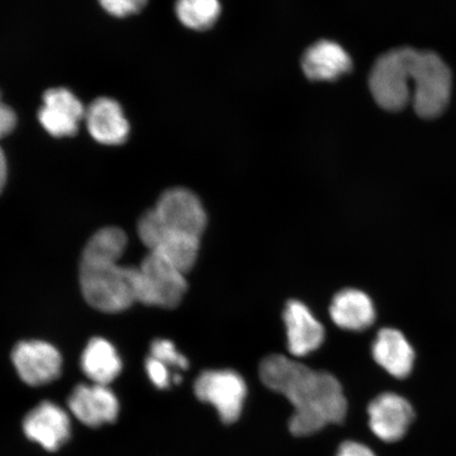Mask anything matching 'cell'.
Wrapping results in <instances>:
<instances>
[{
    "label": "cell",
    "mask_w": 456,
    "mask_h": 456,
    "mask_svg": "<svg viewBox=\"0 0 456 456\" xmlns=\"http://www.w3.org/2000/svg\"><path fill=\"white\" fill-rule=\"evenodd\" d=\"M259 374L265 387L292 404L289 428L293 436H310L345 420L347 403L334 375L278 354L262 361Z\"/></svg>",
    "instance_id": "1"
},
{
    "label": "cell",
    "mask_w": 456,
    "mask_h": 456,
    "mask_svg": "<svg viewBox=\"0 0 456 456\" xmlns=\"http://www.w3.org/2000/svg\"><path fill=\"white\" fill-rule=\"evenodd\" d=\"M126 247V233L118 227L102 228L86 244L79 282L84 298L98 311L123 312L136 302V267L118 264Z\"/></svg>",
    "instance_id": "2"
},
{
    "label": "cell",
    "mask_w": 456,
    "mask_h": 456,
    "mask_svg": "<svg viewBox=\"0 0 456 456\" xmlns=\"http://www.w3.org/2000/svg\"><path fill=\"white\" fill-rule=\"evenodd\" d=\"M207 225L208 215L196 193L175 187L163 192L156 207L142 214L138 233L142 243L151 250L167 239H201Z\"/></svg>",
    "instance_id": "3"
},
{
    "label": "cell",
    "mask_w": 456,
    "mask_h": 456,
    "mask_svg": "<svg viewBox=\"0 0 456 456\" xmlns=\"http://www.w3.org/2000/svg\"><path fill=\"white\" fill-rule=\"evenodd\" d=\"M413 48L403 47L381 55L370 70L369 87L378 104L397 112L412 101V73L416 55Z\"/></svg>",
    "instance_id": "4"
},
{
    "label": "cell",
    "mask_w": 456,
    "mask_h": 456,
    "mask_svg": "<svg viewBox=\"0 0 456 456\" xmlns=\"http://www.w3.org/2000/svg\"><path fill=\"white\" fill-rule=\"evenodd\" d=\"M412 102L423 118H436L446 110L452 96V74L440 55L416 51L412 73Z\"/></svg>",
    "instance_id": "5"
},
{
    "label": "cell",
    "mask_w": 456,
    "mask_h": 456,
    "mask_svg": "<svg viewBox=\"0 0 456 456\" xmlns=\"http://www.w3.org/2000/svg\"><path fill=\"white\" fill-rule=\"evenodd\" d=\"M185 275L162 256L148 253L135 271L136 302L162 309H175L187 290Z\"/></svg>",
    "instance_id": "6"
},
{
    "label": "cell",
    "mask_w": 456,
    "mask_h": 456,
    "mask_svg": "<svg viewBox=\"0 0 456 456\" xmlns=\"http://www.w3.org/2000/svg\"><path fill=\"white\" fill-rule=\"evenodd\" d=\"M203 403L212 404L224 424L236 423L242 414L248 387L240 374L232 370H207L193 386Z\"/></svg>",
    "instance_id": "7"
},
{
    "label": "cell",
    "mask_w": 456,
    "mask_h": 456,
    "mask_svg": "<svg viewBox=\"0 0 456 456\" xmlns=\"http://www.w3.org/2000/svg\"><path fill=\"white\" fill-rule=\"evenodd\" d=\"M12 362L20 379L31 387L53 383L61 373V353L41 340L20 342L12 352Z\"/></svg>",
    "instance_id": "8"
},
{
    "label": "cell",
    "mask_w": 456,
    "mask_h": 456,
    "mask_svg": "<svg viewBox=\"0 0 456 456\" xmlns=\"http://www.w3.org/2000/svg\"><path fill=\"white\" fill-rule=\"evenodd\" d=\"M369 426L379 440L396 443L406 436L415 413L412 404L396 393L376 396L368 407Z\"/></svg>",
    "instance_id": "9"
},
{
    "label": "cell",
    "mask_w": 456,
    "mask_h": 456,
    "mask_svg": "<svg viewBox=\"0 0 456 456\" xmlns=\"http://www.w3.org/2000/svg\"><path fill=\"white\" fill-rule=\"evenodd\" d=\"M85 113L82 102L70 90L53 88L44 94L38 121L50 135L67 138L77 133Z\"/></svg>",
    "instance_id": "10"
},
{
    "label": "cell",
    "mask_w": 456,
    "mask_h": 456,
    "mask_svg": "<svg viewBox=\"0 0 456 456\" xmlns=\"http://www.w3.org/2000/svg\"><path fill=\"white\" fill-rule=\"evenodd\" d=\"M22 429L28 440L53 452L69 440L71 421L64 409L53 402H43L26 415Z\"/></svg>",
    "instance_id": "11"
},
{
    "label": "cell",
    "mask_w": 456,
    "mask_h": 456,
    "mask_svg": "<svg viewBox=\"0 0 456 456\" xmlns=\"http://www.w3.org/2000/svg\"><path fill=\"white\" fill-rule=\"evenodd\" d=\"M71 413L82 424L96 428L116 421L119 403L108 386L78 385L68 399Z\"/></svg>",
    "instance_id": "12"
},
{
    "label": "cell",
    "mask_w": 456,
    "mask_h": 456,
    "mask_svg": "<svg viewBox=\"0 0 456 456\" xmlns=\"http://www.w3.org/2000/svg\"><path fill=\"white\" fill-rule=\"evenodd\" d=\"M287 329L288 349L295 357L311 354L322 346L326 330L305 304L290 300L283 311Z\"/></svg>",
    "instance_id": "13"
},
{
    "label": "cell",
    "mask_w": 456,
    "mask_h": 456,
    "mask_svg": "<svg viewBox=\"0 0 456 456\" xmlns=\"http://www.w3.org/2000/svg\"><path fill=\"white\" fill-rule=\"evenodd\" d=\"M86 126L102 145L118 146L127 141L130 126L123 108L110 98H100L86 108Z\"/></svg>",
    "instance_id": "14"
},
{
    "label": "cell",
    "mask_w": 456,
    "mask_h": 456,
    "mask_svg": "<svg viewBox=\"0 0 456 456\" xmlns=\"http://www.w3.org/2000/svg\"><path fill=\"white\" fill-rule=\"evenodd\" d=\"M302 70L314 82L336 81L353 68L351 56L338 43L319 41L302 56Z\"/></svg>",
    "instance_id": "15"
},
{
    "label": "cell",
    "mask_w": 456,
    "mask_h": 456,
    "mask_svg": "<svg viewBox=\"0 0 456 456\" xmlns=\"http://www.w3.org/2000/svg\"><path fill=\"white\" fill-rule=\"evenodd\" d=\"M372 355L379 366L393 378L403 379L412 372L415 352L401 330H380L372 345Z\"/></svg>",
    "instance_id": "16"
},
{
    "label": "cell",
    "mask_w": 456,
    "mask_h": 456,
    "mask_svg": "<svg viewBox=\"0 0 456 456\" xmlns=\"http://www.w3.org/2000/svg\"><path fill=\"white\" fill-rule=\"evenodd\" d=\"M330 316L340 329L361 332L373 326L376 310L372 299L362 290L346 289L334 296Z\"/></svg>",
    "instance_id": "17"
},
{
    "label": "cell",
    "mask_w": 456,
    "mask_h": 456,
    "mask_svg": "<svg viewBox=\"0 0 456 456\" xmlns=\"http://www.w3.org/2000/svg\"><path fill=\"white\" fill-rule=\"evenodd\" d=\"M81 367L94 384L108 386L121 374L123 363L110 341L95 338L85 347Z\"/></svg>",
    "instance_id": "18"
},
{
    "label": "cell",
    "mask_w": 456,
    "mask_h": 456,
    "mask_svg": "<svg viewBox=\"0 0 456 456\" xmlns=\"http://www.w3.org/2000/svg\"><path fill=\"white\" fill-rule=\"evenodd\" d=\"M175 13L186 28L205 31L219 20L221 4L219 0H176Z\"/></svg>",
    "instance_id": "19"
},
{
    "label": "cell",
    "mask_w": 456,
    "mask_h": 456,
    "mask_svg": "<svg viewBox=\"0 0 456 456\" xmlns=\"http://www.w3.org/2000/svg\"><path fill=\"white\" fill-rule=\"evenodd\" d=\"M151 355L169 368L187 370L190 367L188 359L176 349L174 342L168 339L153 341L151 346Z\"/></svg>",
    "instance_id": "20"
},
{
    "label": "cell",
    "mask_w": 456,
    "mask_h": 456,
    "mask_svg": "<svg viewBox=\"0 0 456 456\" xmlns=\"http://www.w3.org/2000/svg\"><path fill=\"white\" fill-rule=\"evenodd\" d=\"M148 0H99L102 8L112 16L127 17L141 12Z\"/></svg>",
    "instance_id": "21"
},
{
    "label": "cell",
    "mask_w": 456,
    "mask_h": 456,
    "mask_svg": "<svg viewBox=\"0 0 456 456\" xmlns=\"http://www.w3.org/2000/svg\"><path fill=\"white\" fill-rule=\"evenodd\" d=\"M146 372L151 383L155 385L158 389H167L171 383H173V376L170 374L169 367L167 364L158 361L157 358L147 357L145 362Z\"/></svg>",
    "instance_id": "22"
},
{
    "label": "cell",
    "mask_w": 456,
    "mask_h": 456,
    "mask_svg": "<svg viewBox=\"0 0 456 456\" xmlns=\"http://www.w3.org/2000/svg\"><path fill=\"white\" fill-rule=\"evenodd\" d=\"M16 123L15 112L0 99V139L12 133L16 127Z\"/></svg>",
    "instance_id": "23"
},
{
    "label": "cell",
    "mask_w": 456,
    "mask_h": 456,
    "mask_svg": "<svg viewBox=\"0 0 456 456\" xmlns=\"http://www.w3.org/2000/svg\"><path fill=\"white\" fill-rule=\"evenodd\" d=\"M335 456H376L366 444L354 441L342 443Z\"/></svg>",
    "instance_id": "24"
},
{
    "label": "cell",
    "mask_w": 456,
    "mask_h": 456,
    "mask_svg": "<svg viewBox=\"0 0 456 456\" xmlns=\"http://www.w3.org/2000/svg\"><path fill=\"white\" fill-rule=\"evenodd\" d=\"M7 159H5L4 153L2 148H0V193H2L4 187L5 185V181H7Z\"/></svg>",
    "instance_id": "25"
}]
</instances>
